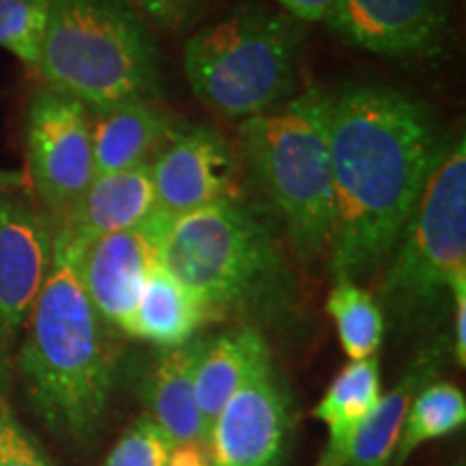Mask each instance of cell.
Instances as JSON below:
<instances>
[{
	"instance_id": "277c9868",
	"label": "cell",
	"mask_w": 466,
	"mask_h": 466,
	"mask_svg": "<svg viewBox=\"0 0 466 466\" xmlns=\"http://www.w3.org/2000/svg\"><path fill=\"white\" fill-rule=\"evenodd\" d=\"M330 100L322 86H311L238 127L248 171L305 264L329 255L333 238Z\"/></svg>"
},
{
	"instance_id": "8fae6325",
	"label": "cell",
	"mask_w": 466,
	"mask_h": 466,
	"mask_svg": "<svg viewBox=\"0 0 466 466\" xmlns=\"http://www.w3.org/2000/svg\"><path fill=\"white\" fill-rule=\"evenodd\" d=\"M326 26L352 48L387 58L439 55L450 35L447 0H333Z\"/></svg>"
},
{
	"instance_id": "2e32d148",
	"label": "cell",
	"mask_w": 466,
	"mask_h": 466,
	"mask_svg": "<svg viewBox=\"0 0 466 466\" xmlns=\"http://www.w3.org/2000/svg\"><path fill=\"white\" fill-rule=\"evenodd\" d=\"M89 115L96 175L149 165V156L173 138L168 119L151 102L116 104Z\"/></svg>"
},
{
	"instance_id": "83f0119b",
	"label": "cell",
	"mask_w": 466,
	"mask_h": 466,
	"mask_svg": "<svg viewBox=\"0 0 466 466\" xmlns=\"http://www.w3.org/2000/svg\"><path fill=\"white\" fill-rule=\"evenodd\" d=\"M277 3L281 11L300 20L302 25H313V22H324L333 0H277Z\"/></svg>"
},
{
	"instance_id": "d6986e66",
	"label": "cell",
	"mask_w": 466,
	"mask_h": 466,
	"mask_svg": "<svg viewBox=\"0 0 466 466\" xmlns=\"http://www.w3.org/2000/svg\"><path fill=\"white\" fill-rule=\"evenodd\" d=\"M380 395L378 357L350 360L335 376L324 398L313 408V417L329 428V442L318 466H348L354 436Z\"/></svg>"
},
{
	"instance_id": "e0dca14e",
	"label": "cell",
	"mask_w": 466,
	"mask_h": 466,
	"mask_svg": "<svg viewBox=\"0 0 466 466\" xmlns=\"http://www.w3.org/2000/svg\"><path fill=\"white\" fill-rule=\"evenodd\" d=\"M268 363L270 350L253 326L206 339L195 370V398L206 434L233 393Z\"/></svg>"
},
{
	"instance_id": "ac0fdd59",
	"label": "cell",
	"mask_w": 466,
	"mask_h": 466,
	"mask_svg": "<svg viewBox=\"0 0 466 466\" xmlns=\"http://www.w3.org/2000/svg\"><path fill=\"white\" fill-rule=\"evenodd\" d=\"M214 319L220 318L156 259L134 309L127 335L171 350L195 339L203 326Z\"/></svg>"
},
{
	"instance_id": "9a60e30c",
	"label": "cell",
	"mask_w": 466,
	"mask_h": 466,
	"mask_svg": "<svg viewBox=\"0 0 466 466\" xmlns=\"http://www.w3.org/2000/svg\"><path fill=\"white\" fill-rule=\"evenodd\" d=\"M206 339H195L179 348L165 350L151 367L145 384L147 419H151L173 447L208 445L199 406L195 398V370Z\"/></svg>"
},
{
	"instance_id": "7a4b0ae2",
	"label": "cell",
	"mask_w": 466,
	"mask_h": 466,
	"mask_svg": "<svg viewBox=\"0 0 466 466\" xmlns=\"http://www.w3.org/2000/svg\"><path fill=\"white\" fill-rule=\"evenodd\" d=\"M86 242L55 229L44 288L26 319L17 367L28 400L52 432L86 441L100 428L113 389V357L104 322L80 279Z\"/></svg>"
},
{
	"instance_id": "ffe728a7",
	"label": "cell",
	"mask_w": 466,
	"mask_h": 466,
	"mask_svg": "<svg viewBox=\"0 0 466 466\" xmlns=\"http://www.w3.org/2000/svg\"><path fill=\"white\" fill-rule=\"evenodd\" d=\"M441 365V350H425L421 357L408 367V371L391 391L380 395L374 410L367 415L354 436L348 466H391L408 408L425 384L432 382Z\"/></svg>"
},
{
	"instance_id": "ba28073f",
	"label": "cell",
	"mask_w": 466,
	"mask_h": 466,
	"mask_svg": "<svg viewBox=\"0 0 466 466\" xmlns=\"http://www.w3.org/2000/svg\"><path fill=\"white\" fill-rule=\"evenodd\" d=\"M25 138L26 179L56 227L96 177L89 108L44 85L28 102Z\"/></svg>"
},
{
	"instance_id": "4316f807",
	"label": "cell",
	"mask_w": 466,
	"mask_h": 466,
	"mask_svg": "<svg viewBox=\"0 0 466 466\" xmlns=\"http://www.w3.org/2000/svg\"><path fill=\"white\" fill-rule=\"evenodd\" d=\"M453 305V359L460 367L466 365V283L451 289Z\"/></svg>"
},
{
	"instance_id": "52a82bcc",
	"label": "cell",
	"mask_w": 466,
	"mask_h": 466,
	"mask_svg": "<svg viewBox=\"0 0 466 466\" xmlns=\"http://www.w3.org/2000/svg\"><path fill=\"white\" fill-rule=\"evenodd\" d=\"M378 305L401 326H421L466 283V141L441 151L415 214L387 259Z\"/></svg>"
},
{
	"instance_id": "44dd1931",
	"label": "cell",
	"mask_w": 466,
	"mask_h": 466,
	"mask_svg": "<svg viewBox=\"0 0 466 466\" xmlns=\"http://www.w3.org/2000/svg\"><path fill=\"white\" fill-rule=\"evenodd\" d=\"M466 421V400L456 384L430 382L415 395L401 425L391 466H404L423 442L458 432Z\"/></svg>"
},
{
	"instance_id": "f546056e",
	"label": "cell",
	"mask_w": 466,
	"mask_h": 466,
	"mask_svg": "<svg viewBox=\"0 0 466 466\" xmlns=\"http://www.w3.org/2000/svg\"><path fill=\"white\" fill-rule=\"evenodd\" d=\"M26 186V173L5 171V168H0V190H25Z\"/></svg>"
},
{
	"instance_id": "5bb4252c",
	"label": "cell",
	"mask_w": 466,
	"mask_h": 466,
	"mask_svg": "<svg viewBox=\"0 0 466 466\" xmlns=\"http://www.w3.org/2000/svg\"><path fill=\"white\" fill-rule=\"evenodd\" d=\"M154 184L149 165L96 175L76 208L56 227L83 242L110 233L138 229L154 214Z\"/></svg>"
},
{
	"instance_id": "603a6c76",
	"label": "cell",
	"mask_w": 466,
	"mask_h": 466,
	"mask_svg": "<svg viewBox=\"0 0 466 466\" xmlns=\"http://www.w3.org/2000/svg\"><path fill=\"white\" fill-rule=\"evenodd\" d=\"M50 22V0H0V48L37 74Z\"/></svg>"
},
{
	"instance_id": "f1b7e54d",
	"label": "cell",
	"mask_w": 466,
	"mask_h": 466,
	"mask_svg": "<svg viewBox=\"0 0 466 466\" xmlns=\"http://www.w3.org/2000/svg\"><path fill=\"white\" fill-rule=\"evenodd\" d=\"M168 466H212L208 445H177L171 447Z\"/></svg>"
},
{
	"instance_id": "d4e9b609",
	"label": "cell",
	"mask_w": 466,
	"mask_h": 466,
	"mask_svg": "<svg viewBox=\"0 0 466 466\" xmlns=\"http://www.w3.org/2000/svg\"><path fill=\"white\" fill-rule=\"evenodd\" d=\"M0 466H50L0 398Z\"/></svg>"
},
{
	"instance_id": "8992f818",
	"label": "cell",
	"mask_w": 466,
	"mask_h": 466,
	"mask_svg": "<svg viewBox=\"0 0 466 466\" xmlns=\"http://www.w3.org/2000/svg\"><path fill=\"white\" fill-rule=\"evenodd\" d=\"M302 42L305 25L281 9H236L186 39V80L212 113L250 119L296 96Z\"/></svg>"
},
{
	"instance_id": "7c38bea8",
	"label": "cell",
	"mask_w": 466,
	"mask_h": 466,
	"mask_svg": "<svg viewBox=\"0 0 466 466\" xmlns=\"http://www.w3.org/2000/svg\"><path fill=\"white\" fill-rule=\"evenodd\" d=\"M289 408L272 363L233 393L208 432L212 466H281Z\"/></svg>"
},
{
	"instance_id": "484cf974",
	"label": "cell",
	"mask_w": 466,
	"mask_h": 466,
	"mask_svg": "<svg viewBox=\"0 0 466 466\" xmlns=\"http://www.w3.org/2000/svg\"><path fill=\"white\" fill-rule=\"evenodd\" d=\"M149 25L177 33L197 20L203 0H126Z\"/></svg>"
},
{
	"instance_id": "6da1fadb",
	"label": "cell",
	"mask_w": 466,
	"mask_h": 466,
	"mask_svg": "<svg viewBox=\"0 0 466 466\" xmlns=\"http://www.w3.org/2000/svg\"><path fill=\"white\" fill-rule=\"evenodd\" d=\"M442 143L428 104L387 85H354L330 100L333 277L374 275L398 247Z\"/></svg>"
},
{
	"instance_id": "3957f363",
	"label": "cell",
	"mask_w": 466,
	"mask_h": 466,
	"mask_svg": "<svg viewBox=\"0 0 466 466\" xmlns=\"http://www.w3.org/2000/svg\"><path fill=\"white\" fill-rule=\"evenodd\" d=\"M143 229L154 240L158 264L220 319L229 313L268 316L291 299L283 238L242 197L171 220L151 214Z\"/></svg>"
},
{
	"instance_id": "4fadbf2b",
	"label": "cell",
	"mask_w": 466,
	"mask_h": 466,
	"mask_svg": "<svg viewBox=\"0 0 466 466\" xmlns=\"http://www.w3.org/2000/svg\"><path fill=\"white\" fill-rule=\"evenodd\" d=\"M154 240L143 227L89 242L80 255V279L104 326L127 335L151 266Z\"/></svg>"
},
{
	"instance_id": "cb8c5ba5",
	"label": "cell",
	"mask_w": 466,
	"mask_h": 466,
	"mask_svg": "<svg viewBox=\"0 0 466 466\" xmlns=\"http://www.w3.org/2000/svg\"><path fill=\"white\" fill-rule=\"evenodd\" d=\"M171 441L151 419H137L116 441L102 466H168Z\"/></svg>"
},
{
	"instance_id": "30bf717a",
	"label": "cell",
	"mask_w": 466,
	"mask_h": 466,
	"mask_svg": "<svg viewBox=\"0 0 466 466\" xmlns=\"http://www.w3.org/2000/svg\"><path fill=\"white\" fill-rule=\"evenodd\" d=\"M154 184V217L171 220L214 203L238 199L240 162L231 145L212 127L195 126L173 134L149 162Z\"/></svg>"
},
{
	"instance_id": "5b68a950",
	"label": "cell",
	"mask_w": 466,
	"mask_h": 466,
	"mask_svg": "<svg viewBox=\"0 0 466 466\" xmlns=\"http://www.w3.org/2000/svg\"><path fill=\"white\" fill-rule=\"evenodd\" d=\"M37 74L89 110L158 100L160 52L126 0H50Z\"/></svg>"
},
{
	"instance_id": "7402d4cb",
	"label": "cell",
	"mask_w": 466,
	"mask_h": 466,
	"mask_svg": "<svg viewBox=\"0 0 466 466\" xmlns=\"http://www.w3.org/2000/svg\"><path fill=\"white\" fill-rule=\"evenodd\" d=\"M326 311L333 318L343 352L350 360L376 357L384 339V311L376 296L357 281L337 277Z\"/></svg>"
},
{
	"instance_id": "9c48e42d",
	"label": "cell",
	"mask_w": 466,
	"mask_h": 466,
	"mask_svg": "<svg viewBox=\"0 0 466 466\" xmlns=\"http://www.w3.org/2000/svg\"><path fill=\"white\" fill-rule=\"evenodd\" d=\"M55 223L22 190H0V384L52 261Z\"/></svg>"
}]
</instances>
